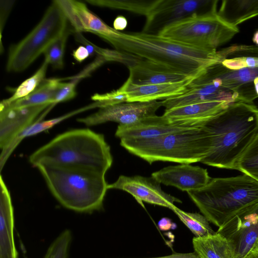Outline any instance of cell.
I'll return each mask as SVG.
<instances>
[{
    "label": "cell",
    "mask_w": 258,
    "mask_h": 258,
    "mask_svg": "<svg viewBox=\"0 0 258 258\" xmlns=\"http://www.w3.org/2000/svg\"><path fill=\"white\" fill-rule=\"evenodd\" d=\"M218 53L219 62L228 69L258 68V46L232 45L218 51Z\"/></svg>",
    "instance_id": "cell-21"
},
{
    "label": "cell",
    "mask_w": 258,
    "mask_h": 258,
    "mask_svg": "<svg viewBox=\"0 0 258 258\" xmlns=\"http://www.w3.org/2000/svg\"><path fill=\"white\" fill-rule=\"evenodd\" d=\"M113 28L116 31L123 30L127 26V21L125 17L118 16L115 18L113 23Z\"/></svg>",
    "instance_id": "cell-36"
},
{
    "label": "cell",
    "mask_w": 258,
    "mask_h": 258,
    "mask_svg": "<svg viewBox=\"0 0 258 258\" xmlns=\"http://www.w3.org/2000/svg\"><path fill=\"white\" fill-rule=\"evenodd\" d=\"M207 68L191 80L184 93L164 100L162 106L166 110L205 101L243 102L237 93L225 87L221 80L214 77Z\"/></svg>",
    "instance_id": "cell-10"
},
{
    "label": "cell",
    "mask_w": 258,
    "mask_h": 258,
    "mask_svg": "<svg viewBox=\"0 0 258 258\" xmlns=\"http://www.w3.org/2000/svg\"><path fill=\"white\" fill-rule=\"evenodd\" d=\"M151 176L160 183L186 192L202 187L211 179L206 169L190 164L166 167L152 173Z\"/></svg>",
    "instance_id": "cell-15"
},
{
    "label": "cell",
    "mask_w": 258,
    "mask_h": 258,
    "mask_svg": "<svg viewBox=\"0 0 258 258\" xmlns=\"http://www.w3.org/2000/svg\"><path fill=\"white\" fill-rule=\"evenodd\" d=\"M109 43L121 52L165 66L194 78L220 60L216 50L200 49L143 32H120Z\"/></svg>",
    "instance_id": "cell-2"
},
{
    "label": "cell",
    "mask_w": 258,
    "mask_h": 258,
    "mask_svg": "<svg viewBox=\"0 0 258 258\" xmlns=\"http://www.w3.org/2000/svg\"><path fill=\"white\" fill-rule=\"evenodd\" d=\"M91 99L94 101L101 102L103 107L127 102L128 100L127 95L123 85L109 93L102 94L96 93L91 97Z\"/></svg>",
    "instance_id": "cell-32"
},
{
    "label": "cell",
    "mask_w": 258,
    "mask_h": 258,
    "mask_svg": "<svg viewBox=\"0 0 258 258\" xmlns=\"http://www.w3.org/2000/svg\"><path fill=\"white\" fill-rule=\"evenodd\" d=\"M172 210L195 235V237H204L216 232L213 230L209 224V221L203 215L197 213L186 212L179 209L175 206Z\"/></svg>",
    "instance_id": "cell-25"
},
{
    "label": "cell",
    "mask_w": 258,
    "mask_h": 258,
    "mask_svg": "<svg viewBox=\"0 0 258 258\" xmlns=\"http://www.w3.org/2000/svg\"><path fill=\"white\" fill-rule=\"evenodd\" d=\"M69 24L62 10L53 1L37 26L10 48L7 70L9 72L24 71L64 32Z\"/></svg>",
    "instance_id": "cell-7"
},
{
    "label": "cell",
    "mask_w": 258,
    "mask_h": 258,
    "mask_svg": "<svg viewBox=\"0 0 258 258\" xmlns=\"http://www.w3.org/2000/svg\"><path fill=\"white\" fill-rule=\"evenodd\" d=\"M73 31L69 23L64 32L53 41L43 52L44 60L54 69H62L63 68L66 42L69 35L73 33Z\"/></svg>",
    "instance_id": "cell-27"
},
{
    "label": "cell",
    "mask_w": 258,
    "mask_h": 258,
    "mask_svg": "<svg viewBox=\"0 0 258 258\" xmlns=\"http://www.w3.org/2000/svg\"><path fill=\"white\" fill-rule=\"evenodd\" d=\"M174 223H172L171 220L166 217L161 218L158 223V226L161 230L167 231L171 229H174L175 226Z\"/></svg>",
    "instance_id": "cell-37"
},
{
    "label": "cell",
    "mask_w": 258,
    "mask_h": 258,
    "mask_svg": "<svg viewBox=\"0 0 258 258\" xmlns=\"http://www.w3.org/2000/svg\"><path fill=\"white\" fill-rule=\"evenodd\" d=\"M217 232L227 240L234 258H245L258 244V205L232 217Z\"/></svg>",
    "instance_id": "cell-11"
},
{
    "label": "cell",
    "mask_w": 258,
    "mask_h": 258,
    "mask_svg": "<svg viewBox=\"0 0 258 258\" xmlns=\"http://www.w3.org/2000/svg\"><path fill=\"white\" fill-rule=\"evenodd\" d=\"M237 170L258 181V133L239 159Z\"/></svg>",
    "instance_id": "cell-29"
},
{
    "label": "cell",
    "mask_w": 258,
    "mask_h": 258,
    "mask_svg": "<svg viewBox=\"0 0 258 258\" xmlns=\"http://www.w3.org/2000/svg\"><path fill=\"white\" fill-rule=\"evenodd\" d=\"M149 258H200L194 251L190 253H174L171 254L155 257Z\"/></svg>",
    "instance_id": "cell-38"
},
{
    "label": "cell",
    "mask_w": 258,
    "mask_h": 258,
    "mask_svg": "<svg viewBox=\"0 0 258 258\" xmlns=\"http://www.w3.org/2000/svg\"><path fill=\"white\" fill-rule=\"evenodd\" d=\"M217 0H156L146 17L143 32L158 35L185 19L217 14Z\"/></svg>",
    "instance_id": "cell-9"
},
{
    "label": "cell",
    "mask_w": 258,
    "mask_h": 258,
    "mask_svg": "<svg viewBox=\"0 0 258 258\" xmlns=\"http://www.w3.org/2000/svg\"><path fill=\"white\" fill-rule=\"evenodd\" d=\"M49 64L44 61L41 67L31 77L22 82L9 98L1 101V104H8L23 98L32 93L45 79V77Z\"/></svg>",
    "instance_id": "cell-28"
},
{
    "label": "cell",
    "mask_w": 258,
    "mask_h": 258,
    "mask_svg": "<svg viewBox=\"0 0 258 258\" xmlns=\"http://www.w3.org/2000/svg\"><path fill=\"white\" fill-rule=\"evenodd\" d=\"M191 80L175 83L137 85L131 83L127 79L122 85L127 95V102H148L158 99L165 100L184 93Z\"/></svg>",
    "instance_id": "cell-20"
},
{
    "label": "cell",
    "mask_w": 258,
    "mask_h": 258,
    "mask_svg": "<svg viewBox=\"0 0 258 258\" xmlns=\"http://www.w3.org/2000/svg\"><path fill=\"white\" fill-rule=\"evenodd\" d=\"M92 108L91 106L89 104L87 106H84L75 110L72 111L69 113H68L63 115L49 119L47 120L40 121L35 123L32 126V131L33 133L36 135L38 133H41L48 129H49L54 126L55 124L62 121V120L66 119L72 116H74L77 114Z\"/></svg>",
    "instance_id": "cell-33"
},
{
    "label": "cell",
    "mask_w": 258,
    "mask_h": 258,
    "mask_svg": "<svg viewBox=\"0 0 258 258\" xmlns=\"http://www.w3.org/2000/svg\"><path fill=\"white\" fill-rule=\"evenodd\" d=\"M238 31L237 27L225 23L217 15L185 19L165 28L158 35L189 46L216 50Z\"/></svg>",
    "instance_id": "cell-8"
},
{
    "label": "cell",
    "mask_w": 258,
    "mask_h": 258,
    "mask_svg": "<svg viewBox=\"0 0 258 258\" xmlns=\"http://www.w3.org/2000/svg\"><path fill=\"white\" fill-rule=\"evenodd\" d=\"M71 81L68 82L60 83L53 99V103L70 100L74 98L76 94V87L78 82L81 80L77 75L68 78Z\"/></svg>",
    "instance_id": "cell-31"
},
{
    "label": "cell",
    "mask_w": 258,
    "mask_h": 258,
    "mask_svg": "<svg viewBox=\"0 0 258 258\" xmlns=\"http://www.w3.org/2000/svg\"><path fill=\"white\" fill-rule=\"evenodd\" d=\"M14 1H1V36L2 37V33L4 24H5L9 13L11 12Z\"/></svg>",
    "instance_id": "cell-34"
},
{
    "label": "cell",
    "mask_w": 258,
    "mask_h": 258,
    "mask_svg": "<svg viewBox=\"0 0 258 258\" xmlns=\"http://www.w3.org/2000/svg\"><path fill=\"white\" fill-rule=\"evenodd\" d=\"M29 161L39 165L71 166L106 173L112 163L110 148L103 135L89 128L62 133L34 152Z\"/></svg>",
    "instance_id": "cell-3"
},
{
    "label": "cell",
    "mask_w": 258,
    "mask_h": 258,
    "mask_svg": "<svg viewBox=\"0 0 258 258\" xmlns=\"http://www.w3.org/2000/svg\"><path fill=\"white\" fill-rule=\"evenodd\" d=\"M62 81H63V79H45L29 95L8 104H0V108H21L53 104V98Z\"/></svg>",
    "instance_id": "cell-24"
},
{
    "label": "cell",
    "mask_w": 258,
    "mask_h": 258,
    "mask_svg": "<svg viewBox=\"0 0 258 258\" xmlns=\"http://www.w3.org/2000/svg\"><path fill=\"white\" fill-rule=\"evenodd\" d=\"M156 1L86 0L91 5L120 9L144 15L148 14Z\"/></svg>",
    "instance_id": "cell-26"
},
{
    "label": "cell",
    "mask_w": 258,
    "mask_h": 258,
    "mask_svg": "<svg viewBox=\"0 0 258 258\" xmlns=\"http://www.w3.org/2000/svg\"><path fill=\"white\" fill-rule=\"evenodd\" d=\"M72 239L71 231H63L50 245L44 258H68Z\"/></svg>",
    "instance_id": "cell-30"
},
{
    "label": "cell",
    "mask_w": 258,
    "mask_h": 258,
    "mask_svg": "<svg viewBox=\"0 0 258 258\" xmlns=\"http://www.w3.org/2000/svg\"><path fill=\"white\" fill-rule=\"evenodd\" d=\"M37 167L51 194L64 207L80 213H91L102 208L108 189L105 173L78 167Z\"/></svg>",
    "instance_id": "cell-4"
},
{
    "label": "cell",
    "mask_w": 258,
    "mask_h": 258,
    "mask_svg": "<svg viewBox=\"0 0 258 258\" xmlns=\"http://www.w3.org/2000/svg\"><path fill=\"white\" fill-rule=\"evenodd\" d=\"M194 251L200 258H234L227 240L217 232L204 237L193 238Z\"/></svg>",
    "instance_id": "cell-23"
},
{
    "label": "cell",
    "mask_w": 258,
    "mask_h": 258,
    "mask_svg": "<svg viewBox=\"0 0 258 258\" xmlns=\"http://www.w3.org/2000/svg\"><path fill=\"white\" fill-rule=\"evenodd\" d=\"M210 151L201 162L237 170L238 161L258 133V108L253 103L231 104L202 123Z\"/></svg>",
    "instance_id": "cell-1"
},
{
    "label": "cell",
    "mask_w": 258,
    "mask_h": 258,
    "mask_svg": "<svg viewBox=\"0 0 258 258\" xmlns=\"http://www.w3.org/2000/svg\"><path fill=\"white\" fill-rule=\"evenodd\" d=\"M163 102L157 100L148 102H124L100 108L99 110L77 121L87 126H92L108 121L119 125H130L150 116L162 106Z\"/></svg>",
    "instance_id": "cell-12"
},
{
    "label": "cell",
    "mask_w": 258,
    "mask_h": 258,
    "mask_svg": "<svg viewBox=\"0 0 258 258\" xmlns=\"http://www.w3.org/2000/svg\"><path fill=\"white\" fill-rule=\"evenodd\" d=\"M14 211L8 189L0 178V258H18L14 237Z\"/></svg>",
    "instance_id": "cell-19"
},
{
    "label": "cell",
    "mask_w": 258,
    "mask_h": 258,
    "mask_svg": "<svg viewBox=\"0 0 258 258\" xmlns=\"http://www.w3.org/2000/svg\"><path fill=\"white\" fill-rule=\"evenodd\" d=\"M120 145L150 164L158 161L180 164L201 162L210 151L207 133L202 124L198 128L156 138L121 139Z\"/></svg>",
    "instance_id": "cell-6"
},
{
    "label": "cell",
    "mask_w": 258,
    "mask_h": 258,
    "mask_svg": "<svg viewBox=\"0 0 258 258\" xmlns=\"http://www.w3.org/2000/svg\"><path fill=\"white\" fill-rule=\"evenodd\" d=\"M108 189H118L128 192L143 207L144 202L172 210L174 203H182L179 199L162 190L160 183L152 176L120 175L115 182L108 184Z\"/></svg>",
    "instance_id": "cell-14"
},
{
    "label": "cell",
    "mask_w": 258,
    "mask_h": 258,
    "mask_svg": "<svg viewBox=\"0 0 258 258\" xmlns=\"http://www.w3.org/2000/svg\"><path fill=\"white\" fill-rule=\"evenodd\" d=\"M230 104L224 101H205L165 109L163 115L170 121L180 122L190 127H199L204 120Z\"/></svg>",
    "instance_id": "cell-18"
},
{
    "label": "cell",
    "mask_w": 258,
    "mask_h": 258,
    "mask_svg": "<svg viewBox=\"0 0 258 258\" xmlns=\"http://www.w3.org/2000/svg\"><path fill=\"white\" fill-rule=\"evenodd\" d=\"M128 68L127 80L137 85L175 83L194 78L165 66L138 58Z\"/></svg>",
    "instance_id": "cell-17"
},
{
    "label": "cell",
    "mask_w": 258,
    "mask_h": 258,
    "mask_svg": "<svg viewBox=\"0 0 258 258\" xmlns=\"http://www.w3.org/2000/svg\"><path fill=\"white\" fill-rule=\"evenodd\" d=\"M55 104L21 108H0V148H5L18 135L42 121Z\"/></svg>",
    "instance_id": "cell-13"
},
{
    "label": "cell",
    "mask_w": 258,
    "mask_h": 258,
    "mask_svg": "<svg viewBox=\"0 0 258 258\" xmlns=\"http://www.w3.org/2000/svg\"><path fill=\"white\" fill-rule=\"evenodd\" d=\"M74 58L81 62L90 56L88 49L84 46H80L73 52Z\"/></svg>",
    "instance_id": "cell-35"
},
{
    "label": "cell",
    "mask_w": 258,
    "mask_h": 258,
    "mask_svg": "<svg viewBox=\"0 0 258 258\" xmlns=\"http://www.w3.org/2000/svg\"><path fill=\"white\" fill-rule=\"evenodd\" d=\"M187 192L203 215L218 228L235 215L258 205V181L245 174L211 178L205 186Z\"/></svg>",
    "instance_id": "cell-5"
},
{
    "label": "cell",
    "mask_w": 258,
    "mask_h": 258,
    "mask_svg": "<svg viewBox=\"0 0 258 258\" xmlns=\"http://www.w3.org/2000/svg\"><path fill=\"white\" fill-rule=\"evenodd\" d=\"M245 258H258V244L256 245Z\"/></svg>",
    "instance_id": "cell-39"
},
{
    "label": "cell",
    "mask_w": 258,
    "mask_h": 258,
    "mask_svg": "<svg viewBox=\"0 0 258 258\" xmlns=\"http://www.w3.org/2000/svg\"><path fill=\"white\" fill-rule=\"evenodd\" d=\"M217 15L225 23L237 27L258 16V0L223 1Z\"/></svg>",
    "instance_id": "cell-22"
},
{
    "label": "cell",
    "mask_w": 258,
    "mask_h": 258,
    "mask_svg": "<svg viewBox=\"0 0 258 258\" xmlns=\"http://www.w3.org/2000/svg\"><path fill=\"white\" fill-rule=\"evenodd\" d=\"M252 41L256 44L255 45L258 46V30L254 34Z\"/></svg>",
    "instance_id": "cell-41"
},
{
    "label": "cell",
    "mask_w": 258,
    "mask_h": 258,
    "mask_svg": "<svg viewBox=\"0 0 258 258\" xmlns=\"http://www.w3.org/2000/svg\"><path fill=\"white\" fill-rule=\"evenodd\" d=\"M253 85L255 89V92L256 93V95L258 96V77H256L253 82Z\"/></svg>",
    "instance_id": "cell-40"
},
{
    "label": "cell",
    "mask_w": 258,
    "mask_h": 258,
    "mask_svg": "<svg viewBox=\"0 0 258 258\" xmlns=\"http://www.w3.org/2000/svg\"><path fill=\"white\" fill-rule=\"evenodd\" d=\"M169 121L163 115L147 117L130 125H118L115 136L121 139H150L180 131L194 129Z\"/></svg>",
    "instance_id": "cell-16"
}]
</instances>
